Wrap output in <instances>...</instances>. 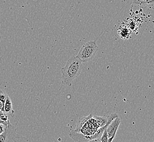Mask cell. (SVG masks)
Returning a JSON list of instances; mask_svg holds the SVG:
<instances>
[{
	"mask_svg": "<svg viewBox=\"0 0 154 142\" xmlns=\"http://www.w3.org/2000/svg\"><path fill=\"white\" fill-rule=\"evenodd\" d=\"M83 69V62L77 56H72L66 62L65 66L61 69L62 84L71 86L73 80L80 75Z\"/></svg>",
	"mask_w": 154,
	"mask_h": 142,
	"instance_id": "obj_1",
	"label": "cell"
},
{
	"mask_svg": "<svg viewBox=\"0 0 154 142\" xmlns=\"http://www.w3.org/2000/svg\"><path fill=\"white\" fill-rule=\"evenodd\" d=\"M98 49L96 41L88 42L81 47L77 57L83 62H89L94 58Z\"/></svg>",
	"mask_w": 154,
	"mask_h": 142,
	"instance_id": "obj_2",
	"label": "cell"
},
{
	"mask_svg": "<svg viewBox=\"0 0 154 142\" xmlns=\"http://www.w3.org/2000/svg\"><path fill=\"white\" fill-rule=\"evenodd\" d=\"M120 123L121 119L118 116L107 126L106 131L108 135V142H112L115 138L116 133Z\"/></svg>",
	"mask_w": 154,
	"mask_h": 142,
	"instance_id": "obj_3",
	"label": "cell"
},
{
	"mask_svg": "<svg viewBox=\"0 0 154 142\" xmlns=\"http://www.w3.org/2000/svg\"><path fill=\"white\" fill-rule=\"evenodd\" d=\"M118 116V115L116 113H112L108 116H92V117L95 119V121L96 122V124L98 127H103L108 123H110L112 120Z\"/></svg>",
	"mask_w": 154,
	"mask_h": 142,
	"instance_id": "obj_4",
	"label": "cell"
},
{
	"mask_svg": "<svg viewBox=\"0 0 154 142\" xmlns=\"http://www.w3.org/2000/svg\"><path fill=\"white\" fill-rule=\"evenodd\" d=\"M3 112L9 114L11 116L14 114V110L13 109V104H12L11 98H10L8 95H7L5 101L4 102L3 106Z\"/></svg>",
	"mask_w": 154,
	"mask_h": 142,
	"instance_id": "obj_5",
	"label": "cell"
},
{
	"mask_svg": "<svg viewBox=\"0 0 154 142\" xmlns=\"http://www.w3.org/2000/svg\"><path fill=\"white\" fill-rule=\"evenodd\" d=\"M118 34L121 39L126 40L130 38L131 32L129 29L126 27H120L119 28Z\"/></svg>",
	"mask_w": 154,
	"mask_h": 142,
	"instance_id": "obj_6",
	"label": "cell"
},
{
	"mask_svg": "<svg viewBox=\"0 0 154 142\" xmlns=\"http://www.w3.org/2000/svg\"><path fill=\"white\" fill-rule=\"evenodd\" d=\"M11 116L9 114H7L3 111H0V123L5 125L6 126H8L9 123V119Z\"/></svg>",
	"mask_w": 154,
	"mask_h": 142,
	"instance_id": "obj_7",
	"label": "cell"
},
{
	"mask_svg": "<svg viewBox=\"0 0 154 142\" xmlns=\"http://www.w3.org/2000/svg\"><path fill=\"white\" fill-rule=\"evenodd\" d=\"M92 117V114H90L89 116H85V117H83V118L80 119L79 120L78 122V123H77V126H76V128H75V129L74 131H77L79 130L80 128L82 127V126H83V125L89 119L91 118Z\"/></svg>",
	"mask_w": 154,
	"mask_h": 142,
	"instance_id": "obj_8",
	"label": "cell"
},
{
	"mask_svg": "<svg viewBox=\"0 0 154 142\" xmlns=\"http://www.w3.org/2000/svg\"><path fill=\"white\" fill-rule=\"evenodd\" d=\"M11 125H9V126L7 127L6 130L3 133L0 134V142H4L7 141V138L10 134V130H11Z\"/></svg>",
	"mask_w": 154,
	"mask_h": 142,
	"instance_id": "obj_9",
	"label": "cell"
},
{
	"mask_svg": "<svg viewBox=\"0 0 154 142\" xmlns=\"http://www.w3.org/2000/svg\"><path fill=\"white\" fill-rule=\"evenodd\" d=\"M154 0H140L139 5L145 6H152L154 4Z\"/></svg>",
	"mask_w": 154,
	"mask_h": 142,
	"instance_id": "obj_10",
	"label": "cell"
},
{
	"mask_svg": "<svg viewBox=\"0 0 154 142\" xmlns=\"http://www.w3.org/2000/svg\"><path fill=\"white\" fill-rule=\"evenodd\" d=\"M106 128L104 130L102 135L101 136L100 138L98 139V142H108V135H107Z\"/></svg>",
	"mask_w": 154,
	"mask_h": 142,
	"instance_id": "obj_11",
	"label": "cell"
},
{
	"mask_svg": "<svg viewBox=\"0 0 154 142\" xmlns=\"http://www.w3.org/2000/svg\"><path fill=\"white\" fill-rule=\"evenodd\" d=\"M7 94L6 92L0 89V101H2V102H5L6 97L7 96Z\"/></svg>",
	"mask_w": 154,
	"mask_h": 142,
	"instance_id": "obj_12",
	"label": "cell"
},
{
	"mask_svg": "<svg viewBox=\"0 0 154 142\" xmlns=\"http://www.w3.org/2000/svg\"><path fill=\"white\" fill-rule=\"evenodd\" d=\"M7 127H8V126H6L5 125H4L0 123V134H1V133H3V132L5 131V130H6V128Z\"/></svg>",
	"mask_w": 154,
	"mask_h": 142,
	"instance_id": "obj_13",
	"label": "cell"
},
{
	"mask_svg": "<svg viewBox=\"0 0 154 142\" xmlns=\"http://www.w3.org/2000/svg\"><path fill=\"white\" fill-rule=\"evenodd\" d=\"M3 106H4V103L2 101H0V111H3Z\"/></svg>",
	"mask_w": 154,
	"mask_h": 142,
	"instance_id": "obj_14",
	"label": "cell"
},
{
	"mask_svg": "<svg viewBox=\"0 0 154 142\" xmlns=\"http://www.w3.org/2000/svg\"><path fill=\"white\" fill-rule=\"evenodd\" d=\"M132 1H133V2L134 3H135L136 5H139V1H140V0H132Z\"/></svg>",
	"mask_w": 154,
	"mask_h": 142,
	"instance_id": "obj_15",
	"label": "cell"
},
{
	"mask_svg": "<svg viewBox=\"0 0 154 142\" xmlns=\"http://www.w3.org/2000/svg\"><path fill=\"white\" fill-rule=\"evenodd\" d=\"M0 41H1V35H0Z\"/></svg>",
	"mask_w": 154,
	"mask_h": 142,
	"instance_id": "obj_16",
	"label": "cell"
}]
</instances>
